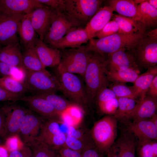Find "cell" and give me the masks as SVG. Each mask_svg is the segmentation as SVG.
Returning a JSON list of instances; mask_svg holds the SVG:
<instances>
[{
    "mask_svg": "<svg viewBox=\"0 0 157 157\" xmlns=\"http://www.w3.org/2000/svg\"><path fill=\"white\" fill-rule=\"evenodd\" d=\"M91 52L83 77L89 104L95 100L97 93L100 89L110 85L106 74V57Z\"/></svg>",
    "mask_w": 157,
    "mask_h": 157,
    "instance_id": "obj_1",
    "label": "cell"
},
{
    "mask_svg": "<svg viewBox=\"0 0 157 157\" xmlns=\"http://www.w3.org/2000/svg\"><path fill=\"white\" fill-rule=\"evenodd\" d=\"M144 33L127 35L117 33L100 38H92L89 40L86 46H83L87 51L95 52L106 57L121 49L129 50Z\"/></svg>",
    "mask_w": 157,
    "mask_h": 157,
    "instance_id": "obj_2",
    "label": "cell"
},
{
    "mask_svg": "<svg viewBox=\"0 0 157 157\" xmlns=\"http://www.w3.org/2000/svg\"><path fill=\"white\" fill-rule=\"evenodd\" d=\"M117 121L113 115H106L94 123L90 133L96 148L105 155L117 138Z\"/></svg>",
    "mask_w": 157,
    "mask_h": 157,
    "instance_id": "obj_3",
    "label": "cell"
},
{
    "mask_svg": "<svg viewBox=\"0 0 157 157\" xmlns=\"http://www.w3.org/2000/svg\"><path fill=\"white\" fill-rule=\"evenodd\" d=\"M60 50L61 59L57 66V72H68L83 77L92 52L86 51L83 45Z\"/></svg>",
    "mask_w": 157,
    "mask_h": 157,
    "instance_id": "obj_4",
    "label": "cell"
},
{
    "mask_svg": "<svg viewBox=\"0 0 157 157\" xmlns=\"http://www.w3.org/2000/svg\"><path fill=\"white\" fill-rule=\"evenodd\" d=\"M60 92L76 105L87 107L89 104L85 85L81 78L68 72L57 73Z\"/></svg>",
    "mask_w": 157,
    "mask_h": 157,
    "instance_id": "obj_5",
    "label": "cell"
},
{
    "mask_svg": "<svg viewBox=\"0 0 157 157\" xmlns=\"http://www.w3.org/2000/svg\"><path fill=\"white\" fill-rule=\"evenodd\" d=\"M128 51L140 68L147 69L157 65V38L149 37L145 32Z\"/></svg>",
    "mask_w": 157,
    "mask_h": 157,
    "instance_id": "obj_6",
    "label": "cell"
},
{
    "mask_svg": "<svg viewBox=\"0 0 157 157\" xmlns=\"http://www.w3.org/2000/svg\"><path fill=\"white\" fill-rule=\"evenodd\" d=\"M24 83L33 95L60 91V83L56 76L40 72L25 70Z\"/></svg>",
    "mask_w": 157,
    "mask_h": 157,
    "instance_id": "obj_7",
    "label": "cell"
},
{
    "mask_svg": "<svg viewBox=\"0 0 157 157\" xmlns=\"http://www.w3.org/2000/svg\"><path fill=\"white\" fill-rule=\"evenodd\" d=\"M81 24L64 13L55 10L50 26L43 40L51 46L72 29Z\"/></svg>",
    "mask_w": 157,
    "mask_h": 157,
    "instance_id": "obj_8",
    "label": "cell"
},
{
    "mask_svg": "<svg viewBox=\"0 0 157 157\" xmlns=\"http://www.w3.org/2000/svg\"><path fill=\"white\" fill-rule=\"evenodd\" d=\"M101 0H64V13L86 25L101 8Z\"/></svg>",
    "mask_w": 157,
    "mask_h": 157,
    "instance_id": "obj_9",
    "label": "cell"
},
{
    "mask_svg": "<svg viewBox=\"0 0 157 157\" xmlns=\"http://www.w3.org/2000/svg\"><path fill=\"white\" fill-rule=\"evenodd\" d=\"M24 15H6L0 14V44L5 46L18 44V26Z\"/></svg>",
    "mask_w": 157,
    "mask_h": 157,
    "instance_id": "obj_10",
    "label": "cell"
},
{
    "mask_svg": "<svg viewBox=\"0 0 157 157\" xmlns=\"http://www.w3.org/2000/svg\"><path fill=\"white\" fill-rule=\"evenodd\" d=\"M44 5L37 0H0V14L24 15Z\"/></svg>",
    "mask_w": 157,
    "mask_h": 157,
    "instance_id": "obj_11",
    "label": "cell"
},
{
    "mask_svg": "<svg viewBox=\"0 0 157 157\" xmlns=\"http://www.w3.org/2000/svg\"><path fill=\"white\" fill-rule=\"evenodd\" d=\"M107 70L139 69L132 54L125 49H122L108 55L106 57Z\"/></svg>",
    "mask_w": 157,
    "mask_h": 157,
    "instance_id": "obj_12",
    "label": "cell"
},
{
    "mask_svg": "<svg viewBox=\"0 0 157 157\" xmlns=\"http://www.w3.org/2000/svg\"><path fill=\"white\" fill-rule=\"evenodd\" d=\"M55 10L44 5L34 9L31 13V19L33 27L39 37L43 40L50 25Z\"/></svg>",
    "mask_w": 157,
    "mask_h": 157,
    "instance_id": "obj_13",
    "label": "cell"
},
{
    "mask_svg": "<svg viewBox=\"0 0 157 157\" xmlns=\"http://www.w3.org/2000/svg\"><path fill=\"white\" fill-rule=\"evenodd\" d=\"M124 124L138 141L157 140V127L149 118L130 121Z\"/></svg>",
    "mask_w": 157,
    "mask_h": 157,
    "instance_id": "obj_14",
    "label": "cell"
},
{
    "mask_svg": "<svg viewBox=\"0 0 157 157\" xmlns=\"http://www.w3.org/2000/svg\"><path fill=\"white\" fill-rule=\"evenodd\" d=\"M42 120L41 118L29 111L24 116L20 125L19 133L24 144L27 145L38 137Z\"/></svg>",
    "mask_w": 157,
    "mask_h": 157,
    "instance_id": "obj_15",
    "label": "cell"
},
{
    "mask_svg": "<svg viewBox=\"0 0 157 157\" xmlns=\"http://www.w3.org/2000/svg\"><path fill=\"white\" fill-rule=\"evenodd\" d=\"M20 100L26 102L33 110L48 119H59L60 115L45 99L35 95H24Z\"/></svg>",
    "mask_w": 157,
    "mask_h": 157,
    "instance_id": "obj_16",
    "label": "cell"
},
{
    "mask_svg": "<svg viewBox=\"0 0 157 157\" xmlns=\"http://www.w3.org/2000/svg\"><path fill=\"white\" fill-rule=\"evenodd\" d=\"M112 9L109 6L101 7L86 25L85 28L89 39L94 38L111 19L113 15Z\"/></svg>",
    "mask_w": 157,
    "mask_h": 157,
    "instance_id": "obj_17",
    "label": "cell"
},
{
    "mask_svg": "<svg viewBox=\"0 0 157 157\" xmlns=\"http://www.w3.org/2000/svg\"><path fill=\"white\" fill-rule=\"evenodd\" d=\"M89 40L85 28L78 27L70 31L51 47L58 49L66 48H76L88 42Z\"/></svg>",
    "mask_w": 157,
    "mask_h": 157,
    "instance_id": "obj_18",
    "label": "cell"
},
{
    "mask_svg": "<svg viewBox=\"0 0 157 157\" xmlns=\"http://www.w3.org/2000/svg\"><path fill=\"white\" fill-rule=\"evenodd\" d=\"M121 131L120 136L113 144L119 157H135L136 138L126 128Z\"/></svg>",
    "mask_w": 157,
    "mask_h": 157,
    "instance_id": "obj_19",
    "label": "cell"
},
{
    "mask_svg": "<svg viewBox=\"0 0 157 157\" xmlns=\"http://www.w3.org/2000/svg\"><path fill=\"white\" fill-rule=\"evenodd\" d=\"M2 110L5 115L8 135L10 136L18 134L22 119L29 111L17 106H10Z\"/></svg>",
    "mask_w": 157,
    "mask_h": 157,
    "instance_id": "obj_20",
    "label": "cell"
},
{
    "mask_svg": "<svg viewBox=\"0 0 157 157\" xmlns=\"http://www.w3.org/2000/svg\"><path fill=\"white\" fill-rule=\"evenodd\" d=\"M35 47L40 61L45 67H53L58 65L61 59L60 50L48 47L39 38Z\"/></svg>",
    "mask_w": 157,
    "mask_h": 157,
    "instance_id": "obj_21",
    "label": "cell"
},
{
    "mask_svg": "<svg viewBox=\"0 0 157 157\" xmlns=\"http://www.w3.org/2000/svg\"><path fill=\"white\" fill-rule=\"evenodd\" d=\"M31 13L23 16L18 26L17 34L25 48L35 46L38 39L31 22Z\"/></svg>",
    "mask_w": 157,
    "mask_h": 157,
    "instance_id": "obj_22",
    "label": "cell"
},
{
    "mask_svg": "<svg viewBox=\"0 0 157 157\" xmlns=\"http://www.w3.org/2000/svg\"><path fill=\"white\" fill-rule=\"evenodd\" d=\"M157 100L146 96L139 101L128 118L133 121L148 119L156 113Z\"/></svg>",
    "mask_w": 157,
    "mask_h": 157,
    "instance_id": "obj_23",
    "label": "cell"
},
{
    "mask_svg": "<svg viewBox=\"0 0 157 157\" xmlns=\"http://www.w3.org/2000/svg\"><path fill=\"white\" fill-rule=\"evenodd\" d=\"M108 6L113 12L119 15L131 19L139 22L140 16L138 10L137 6L132 0H108Z\"/></svg>",
    "mask_w": 157,
    "mask_h": 157,
    "instance_id": "obj_24",
    "label": "cell"
},
{
    "mask_svg": "<svg viewBox=\"0 0 157 157\" xmlns=\"http://www.w3.org/2000/svg\"><path fill=\"white\" fill-rule=\"evenodd\" d=\"M35 46L25 47L22 53V64L24 69L32 71L40 72L51 74L43 65L35 50Z\"/></svg>",
    "mask_w": 157,
    "mask_h": 157,
    "instance_id": "obj_25",
    "label": "cell"
},
{
    "mask_svg": "<svg viewBox=\"0 0 157 157\" xmlns=\"http://www.w3.org/2000/svg\"><path fill=\"white\" fill-rule=\"evenodd\" d=\"M22 56L18 44L9 45L0 48V61L12 66L24 69Z\"/></svg>",
    "mask_w": 157,
    "mask_h": 157,
    "instance_id": "obj_26",
    "label": "cell"
},
{
    "mask_svg": "<svg viewBox=\"0 0 157 157\" xmlns=\"http://www.w3.org/2000/svg\"><path fill=\"white\" fill-rule=\"evenodd\" d=\"M157 76V65L149 67L144 73L139 75L133 83V86L139 99L146 96L148 89L154 78Z\"/></svg>",
    "mask_w": 157,
    "mask_h": 157,
    "instance_id": "obj_27",
    "label": "cell"
},
{
    "mask_svg": "<svg viewBox=\"0 0 157 157\" xmlns=\"http://www.w3.org/2000/svg\"><path fill=\"white\" fill-rule=\"evenodd\" d=\"M140 16L139 23L146 31L151 27L156 26L157 24V9L151 6L145 0L137 6Z\"/></svg>",
    "mask_w": 157,
    "mask_h": 157,
    "instance_id": "obj_28",
    "label": "cell"
},
{
    "mask_svg": "<svg viewBox=\"0 0 157 157\" xmlns=\"http://www.w3.org/2000/svg\"><path fill=\"white\" fill-rule=\"evenodd\" d=\"M111 19L117 23L119 27V33L130 35L144 33L146 32L140 23L131 18L113 14Z\"/></svg>",
    "mask_w": 157,
    "mask_h": 157,
    "instance_id": "obj_29",
    "label": "cell"
},
{
    "mask_svg": "<svg viewBox=\"0 0 157 157\" xmlns=\"http://www.w3.org/2000/svg\"><path fill=\"white\" fill-rule=\"evenodd\" d=\"M117 98L118 106L114 116L117 121L125 124L129 121L128 118L135 109L139 100L125 97Z\"/></svg>",
    "mask_w": 157,
    "mask_h": 157,
    "instance_id": "obj_30",
    "label": "cell"
},
{
    "mask_svg": "<svg viewBox=\"0 0 157 157\" xmlns=\"http://www.w3.org/2000/svg\"><path fill=\"white\" fill-rule=\"evenodd\" d=\"M139 69H129L124 70H107L106 76L109 81L125 83H133L140 73Z\"/></svg>",
    "mask_w": 157,
    "mask_h": 157,
    "instance_id": "obj_31",
    "label": "cell"
},
{
    "mask_svg": "<svg viewBox=\"0 0 157 157\" xmlns=\"http://www.w3.org/2000/svg\"><path fill=\"white\" fill-rule=\"evenodd\" d=\"M27 145L31 147L33 157H58L55 150L38 137Z\"/></svg>",
    "mask_w": 157,
    "mask_h": 157,
    "instance_id": "obj_32",
    "label": "cell"
},
{
    "mask_svg": "<svg viewBox=\"0 0 157 157\" xmlns=\"http://www.w3.org/2000/svg\"><path fill=\"white\" fill-rule=\"evenodd\" d=\"M35 95L43 98L49 101L60 115L74 104L55 93L42 94Z\"/></svg>",
    "mask_w": 157,
    "mask_h": 157,
    "instance_id": "obj_33",
    "label": "cell"
},
{
    "mask_svg": "<svg viewBox=\"0 0 157 157\" xmlns=\"http://www.w3.org/2000/svg\"><path fill=\"white\" fill-rule=\"evenodd\" d=\"M0 86L11 92L22 95L28 91L24 83L17 81L10 76L0 78Z\"/></svg>",
    "mask_w": 157,
    "mask_h": 157,
    "instance_id": "obj_34",
    "label": "cell"
},
{
    "mask_svg": "<svg viewBox=\"0 0 157 157\" xmlns=\"http://www.w3.org/2000/svg\"><path fill=\"white\" fill-rule=\"evenodd\" d=\"M108 87L113 91L117 97H129L139 100L138 96L133 86H128L124 83H113L110 84Z\"/></svg>",
    "mask_w": 157,
    "mask_h": 157,
    "instance_id": "obj_35",
    "label": "cell"
},
{
    "mask_svg": "<svg viewBox=\"0 0 157 157\" xmlns=\"http://www.w3.org/2000/svg\"><path fill=\"white\" fill-rule=\"evenodd\" d=\"M67 134L63 132L57 134L38 138L54 150H58L65 146Z\"/></svg>",
    "mask_w": 157,
    "mask_h": 157,
    "instance_id": "obj_36",
    "label": "cell"
},
{
    "mask_svg": "<svg viewBox=\"0 0 157 157\" xmlns=\"http://www.w3.org/2000/svg\"><path fill=\"white\" fill-rule=\"evenodd\" d=\"M64 146L81 153L87 148L95 146L93 141L81 140L67 135Z\"/></svg>",
    "mask_w": 157,
    "mask_h": 157,
    "instance_id": "obj_37",
    "label": "cell"
},
{
    "mask_svg": "<svg viewBox=\"0 0 157 157\" xmlns=\"http://www.w3.org/2000/svg\"><path fill=\"white\" fill-rule=\"evenodd\" d=\"M9 153L22 149L24 144L18 134L9 136L6 139L4 145Z\"/></svg>",
    "mask_w": 157,
    "mask_h": 157,
    "instance_id": "obj_38",
    "label": "cell"
},
{
    "mask_svg": "<svg viewBox=\"0 0 157 157\" xmlns=\"http://www.w3.org/2000/svg\"><path fill=\"white\" fill-rule=\"evenodd\" d=\"M151 141L150 140L138 141L136 149L138 157H154Z\"/></svg>",
    "mask_w": 157,
    "mask_h": 157,
    "instance_id": "obj_39",
    "label": "cell"
},
{
    "mask_svg": "<svg viewBox=\"0 0 157 157\" xmlns=\"http://www.w3.org/2000/svg\"><path fill=\"white\" fill-rule=\"evenodd\" d=\"M119 27L117 23L112 19L108 22L103 28L97 33L94 37L100 38L118 33Z\"/></svg>",
    "mask_w": 157,
    "mask_h": 157,
    "instance_id": "obj_40",
    "label": "cell"
},
{
    "mask_svg": "<svg viewBox=\"0 0 157 157\" xmlns=\"http://www.w3.org/2000/svg\"><path fill=\"white\" fill-rule=\"evenodd\" d=\"M99 110L107 115H114L118 108V102L117 97L106 102L97 104Z\"/></svg>",
    "mask_w": 157,
    "mask_h": 157,
    "instance_id": "obj_41",
    "label": "cell"
},
{
    "mask_svg": "<svg viewBox=\"0 0 157 157\" xmlns=\"http://www.w3.org/2000/svg\"><path fill=\"white\" fill-rule=\"evenodd\" d=\"M116 97L115 93L112 90L107 87H104L98 91L95 100L98 104L107 102Z\"/></svg>",
    "mask_w": 157,
    "mask_h": 157,
    "instance_id": "obj_42",
    "label": "cell"
},
{
    "mask_svg": "<svg viewBox=\"0 0 157 157\" xmlns=\"http://www.w3.org/2000/svg\"><path fill=\"white\" fill-rule=\"evenodd\" d=\"M40 3L49 7L57 11L65 12L64 0H37Z\"/></svg>",
    "mask_w": 157,
    "mask_h": 157,
    "instance_id": "obj_43",
    "label": "cell"
},
{
    "mask_svg": "<svg viewBox=\"0 0 157 157\" xmlns=\"http://www.w3.org/2000/svg\"><path fill=\"white\" fill-rule=\"evenodd\" d=\"M67 135L81 140L93 141L90 134L85 135V134L82 130L76 128L74 126H70L69 127Z\"/></svg>",
    "mask_w": 157,
    "mask_h": 157,
    "instance_id": "obj_44",
    "label": "cell"
},
{
    "mask_svg": "<svg viewBox=\"0 0 157 157\" xmlns=\"http://www.w3.org/2000/svg\"><path fill=\"white\" fill-rule=\"evenodd\" d=\"M24 95L11 92L0 86V101H16L20 100Z\"/></svg>",
    "mask_w": 157,
    "mask_h": 157,
    "instance_id": "obj_45",
    "label": "cell"
},
{
    "mask_svg": "<svg viewBox=\"0 0 157 157\" xmlns=\"http://www.w3.org/2000/svg\"><path fill=\"white\" fill-rule=\"evenodd\" d=\"M58 157H81V153L63 146L58 150Z\"/></svg>",
    "mask_w": 157,
    "mask_h": 157,
    "instance_id": "obj_46",
    "label": "cell"
},
{
    "mask_svg": "<svg viewBox=\"0 0 157 157\" xmlns=\"http://www.w3.org/2000/svg\"><path fill=\"white\" fill-rule=\"evenodd\" d=\"M17 68L0 61V74L2 77L12 76Z\"/></svg>",
    "mask_w": 157,
    "mask_h": 157,
    "instance_id": "obj_47",
    "label": "cell"
},
{
    "mask_svg": "<svg viewBox=\"0 0 157 157\" xmlns=\"http://www.w3.org/2000/svg\"><path fill=\"white\" fill-rule=\"evenodd\" d=\"M104 155L95 146L88 148L81 152V157H104Z\"/></svg>",
    "mask_w": 157,
    "mask_h": 157,
    "instance_id": "obj_48",
    "label": "cell"
},
{
    "mask_svg": "<svg viewBox=\"0 0 157 157\" xmlns=\"http://www.w3.org/2000/svg\"><path fill=\"white\" fill-rule=\"evenodd\" d=\"M32 155L31 149L28 147L24 146L21 150L10 153L9 157H30Z\"/></svg>",
    "mask_w": 157,
    "mask_h": 157,
    "instance_id": "obj_49",
    "label": "cell"
},
{
    "mask_svg": "<svg viewBox=\"0 0 157 157\" xmlns=\"http://www.w3.org/2000/svg\"><path fill=\"white\" fill-rule=\"evenodd\" d=\"M146 96L157 100V76L154 78L148 88Z\"/></svg>",
    "mask_w": 157,
    "mask_h": 157,
    "instance_id": "obj_50",
    "label": "cell"
},
{
    "mask_svg": "<svg viewBox=\"0 0 157 157\" xmlns=\"http://www.w3.org/2000/svg\"><path fill=\"white\" fill-rule=\"evenodd\" d=\"M8 135L6 128L4 114L2 110L0 109V137L6 139Z\"/></svg>",
    "mask_w": 157,
    "mask_h": 157,
    "instance_id": "obj_51",
    "label": "cell"
},
{
    "mask_svg": "<svg viewBox=\"0 0 157 157\" xmlns=\"http://www.w3.org/2000/svg\"><path fill=\"white\" fill-rule=\"evenodd\" d=\"M107 157H119L115 148L113 145L106 154Z\"/></svg>",
    "mask_w": 157,
    "mask_h": 157,
    "instance_id": "obj_52",
    "label": "cell"
},
{
    "mask_svg": "<svg viewBox=\"0 0 157 157\" xmlns=\"http://www.w3.org/2000/svg\"><path fill=\"white\" fill-rule=\"evenodd\" d=\"M9 153L4 145L0 144V157H9Z\"/></svg>",
    "mask_w": 157,
    "mask_h": 157,
    "instance_id": "obj_53",
    "label": "cell"
},
{
    "mask_svg": "<svg viewBox=\"0 0 157 157\" xmlns=\"http://www.w3.org/2000/svg\"><path fill=\"white\" fill-rule=\"evenodd\" d=\"M151 144L154 157H157V140H152Z\"/></svg>",
    "mask_w": 157,
    "mask_h": 157,
    "instance_id": "obj_54",
    "label": "cell"
},
{
    "mask_svg": "<svg viewBox=\"0 0 157 157\" xmlns=\"http://www.w3.org/2000/svg\"><path fill=\"white\" fill-rule=\"evenodd\" d=\"M146 1L151 6L157 9V0H147Z\"/></svg>",
    "mask_w": 157,
    "mask_h": 157,
    "instance_id": "obj_55",
    "label": "cell"
},
{
    "mask_svg": "<svg viewBox=\"0 0 157 157\" xmlns=\"http://www.w3.org/2000/svg\"><path fill=\"white\" fill-rule=\"evenodd\" d=\"M155 124V126L157 127V114H155L153 116L149 118Z\"/></svg>",
    "mask_w": 157,
    "mask_h": 157,
    "instance_id": "obj_56",
    "label": "cell"
},
{
    "mask_svg": "<svg viewBox=\"0 0 157 157\" xmlns=\"http://www.w3.org/2000/svg\"><path fill=\"white\" fill-rule=\"evenodd\" d=\"M145 0H133L134 3L136 5H138L139 4H140L142 2L144 1Z\"/></svg>",
    "mask_w": 157,
    "mask_h": 157,
    "instance_id": "obj_57",
    "label": "cell"
},
{
    "mask_svg": "<svg viewBox=\"0 0 157 157\" xmlns=\"http://www.w3.org/2000/svg\"><path fill=\"white\" fill-rule=\"evenodd\" d=\"M1 143V140L0 139V144Z\"/></svg>",
    "mask_w": 157,
    "mask_h": 157,
    "instance_id": "obj_58",
    "label": "cell"
},
{
    "mask_svg": "<svg viewBox=\"0 0 157 157\" xmlns=\"http://www.w3.org/2000/svg\"><path fill=\"white\" fill-rule=\"evenodd\" d=\"M30 157H33V156H32H32H31Z\"/></svg>",
    "mask_w": 157,
    "mask_h": 157,
    "instance_id": "obj_59",
    "label": "cell"
}]
</instances>
